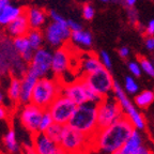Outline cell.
<instances>
[{
	"instance_id": "1",
	"label": "cell",
	"mask_w": 154,
	"mask_h": 154,
	"mask_svg": "<svg viewBox=\"0 0 154 154\" xmlns=\"http://www.w3.org/2000/svg\"><path fill=\"white\" fill-rule=\"evenodd\" d=\"M134 130L130 118L123 116L113 124L96 132L92 137L91 149H95L99 154H115L123 147Z\"/></svg>"
},
{
	"instance_id": "2",
	"label": "cell",
	"mask_w": 154,
	"mask_h": 154,
	"mask_svg": "<svg viewBox=\"0 0 154 154\" xmlns=\"http://www.w3.org/2000/svg\"><path fill=\"white\" fill-rule=\"evenodd\" d=\"M28 71V63L23 60L13 45V38L2 35L0 38V78L10 74L23 77Z\"/></svg>"
},
{
	"instance_id": "3",
	"label": "cell",
	"mask_w": 154,
	"mask_h": 154,
	"mask_svg": "<svg viewBox=\"0 0 154 154\" xmlns=\"http://www.w3.org/2000/svg\"><path fill=\"white\" fill-rule=\"evenodd\" d=\"M97 105L99 104L92 102H87L78 105L69 122V125L92 138L99 131Z\"/></svg>"
},
{
	"instance_id": "4",
	"label": "cell",
	"mask_w": 154,
	"mask_h": 154,
	"mask_svg": "<svg viewBox=\"0 0 154 154\" xmlns=\"http://www.w3.org/2000/svg\"><path fill=\"white\" fill-rule=\"evenodd\" d=\"M62 85V82L55 76H45L38 78L32 93L31 103L43 109H47L51 104L61 94Z\"/></svg>"
},
{
	"instance_id": "5",
	"label": "cell",
	"mask_w": 154,
	"mask_h": 154,
	"mask_svg": "<svg viewBox=\"0 0 154 154\" xmlns=\"http://www.w3.org/2000/svg\"><path fill=\"white\" fill-rule=\"evenodd\" d=\"M61 94L67 96L77 105H82L87 102L100 104L104 100V96L92 90L88 85L86 84L84 78L73 80L72 82L62 85Z\"/></svg>"
},
{
	"instance_id": "6",
	"label": "cell",
	"mask_w": 154,
	"mask_h": 154,
	"mask_svg": "<svg viewBox=\"0 0 154 154\" xmlns=\"http://www.w3.org/2000/svg\"><path fill=\"white\" fill-rule=\"evenodd\" d=\"M125 116L122 106L115 96H106L97 105V125L99 130L105 128Z\"/></svg>"
},
{
	"instance_id": "7",
	"label": "cell",
	"mask_w": 154,
	"mask_h": 154,
	"mask_svg": "<svg viewBox=\"0 0 154 154\" xmlns=\"http://www.w3.org/2000/svg\"><path fill=\"white\" fill-rule=\"evenodd\" d=\"M59 144L67 153H70V152H87V150L91 148L92 138L66 124L64 125L62 137H61Z\"/></svg>"
},
{
	"instance_id": "8",
	"label": "cell",
	"mask_w": 154,
	"mask_h": 154,
	"mask_svg": "<svg viewBox=\"0 0 154 154\" xmlns=\"http://www.w3.org/2000/svg\"><path fill=\"white\" fill-rule=\"evenodd\" d=\"M82 78L92 90L101 94L104 97L108 96L109 93L113 90L115 80L110 71L105 66L100 67L99 70L94 71L91 74L85 75L82 76Z\"/></svg>"
},
{
	"instance_id": "9",
	"label": "cell",
	"mask_w": 154,
	"mask_h": 154,
	"mask_svg": "<svg viewBox=\"0 0 154 154\" xmlns=\"http://www.w3.org/2000/svg\"><path fill=\"white\" fill-rule=\"evenodd\" d=\"M77 104L73 102L67 96L60 94L57 99L51 104L47 110L51 112L54 121L59 124L66 125L69 124L73 113L77 108Z\"/></svg>"
},
{
	"instance_id": "10",
	"label": "cell",
	"mask_w": 154,
	"mask_h": 154,
	"mask_svg": "<svg viewBox=\"0 0 154 154\" xmlns=\"http://www.w3.org/2000/svg\"><path fill=\"white\" fill-rule=\"evenodd\" d=\"M113 94H115V97L117 99V101L120 103V105L122 106L124 113L128 116L130 120L132 121V123L134 124L135 128H137L139 131L144 130L146 128V122H144V119L141 115L139 113V111L137 110L136 106L131 102V100L128 97L126 93H125L124 89L119 85L118 82L115 80V84H113Z\"/></svg>"
},
{
	"instance_id": "11",
	"label": "cell",
	"mask_w": 154,
	"mask_h": 154,
	"mask_svg": "<svg viewBox=\"0 0 154 154\" xmlns=\"http://www.w3.org/2000/svg\"><path fill=\"white\" fill-rule=\"evenodd\" d=\"M43 32L45 42L47 43V45L53 48L64 46V44L69 40H71V34H72V30L67 24H61L53 20L46 25Z\"/></svg>"
},
{
	"instance_id": "12",
	"label": "cell",
	"mask_w": 154,
	"mask_h": 154,
	"mask_svg": "<svg viewBox=\"0 0 154 154\" xmlns=\"http://www.w3.org/2000/svg\"><path fill=\"white\" fill-rule=\"evenodd\" d=\"M53 51L46 47H41L34 51L32 60L28 64V71L38 78L48 76L51 73Z\"/></svg>"
},
{
	"instance_id": "13",
	"label": "cell",
	"mask_w": 154,
	"mask_h": 154,
	"mask_svg": "<svg viewBox=\"0 0 154 154\" xmlns=\"http://www.w3.org/2000/svg\"><path fill=\"white\" fill-rule=\"evenodd\" d=\"M44 110L45 109L38 107L33 103L22 105V108L19 110V120L29 133L34 135L38 132V126Z\"/></svg>"
},
{
	"instance_id": "14",
	"label": "cell",
	"mask_w": 154,
	"mask_h": 154,
	"mask_svg": "<svg viewBox=\"0 0 154 154\" xmlns=\"http://www.w3.org/2000/svg\"><path fill=\"white\" fill-rule=\"evenodd\" d=\"M72 62V54L69 51L67 47L56 48L53 51V62H51V74L58 79L69 72Z\"/></svg>"
},
{
	"instance_id": "15",
	"label": "cell",
	"mask_w": 154,
	"mask_h": 154,
	"mask_svg": "<svg viewBox=\"0 0 154 154\" xmlns=\"http://www.w3.org/2000/svg\"><path fill=\"white\" fill-rule=\"evenodd\" d=\"M30 24H29L28 17H27L26 13H23L22 15H19L15 20H13L11 24H9L7 27H5V32L8 36L10 38H17V36L27 35L28 32L30 31Z\"/></svg>"
},
{
	"instance_id": "16",
	"label": "cell",
	"mask_w": 154,
	"mask_h": 154,
	"mask_svg": "<svg viewBox=\"0 0 154 154\" xmlns=\"http://www.w3.org/2000/svg\"><path fill=\"white\" fill-rule=\"evenodd\" d=\"M38 79V77L29 71H27L26 74L22 77V92H20V97H19L20 105L31 103L32 93H33Z\"/></svg>"
},
{
	"instance_id": "17",
	"label": "cell",
	"mask_w": 154,
	"mask_h": 154,
	"mask_svg": "<svg viewBox=\"0 0 154 154\" xmlns=\"http://www.w3.org/2000/svg\"><path fill=\"white\" fill-rule=\"evenodd\" d=\"M31 29H43L45 27L49 15L45 10L38 7H30L25 10Z\"/></svg>"
},
{
	"instance_id": "18",
	"label": "cell",
	"mask_w": 154,
	"mask_h": 154,
	"mask_svg": "<svg viewBox=\"0 0 154 154\" xmlns=\"http://www.w3.org/2000/svg\"><path fill=\"white\" fill-rule=\"evenodd\" d=\"M13 45H14L16 51L19 54L20 58L25 61L26 63H30V61L32 60L34 55V49L32 48V46L30 45L27 35H22L17 36V38H13Z\"/></svg>"
},
{
	"instance_id": "19",
	"label": "cell",
	"mask_w": 154,
	"mask_h": 154,
	"mask_svg": "<svg viewBox=\"0 0 154 154\" xmlns=\"http://www.w3.org/2000/svg\"><path fill=\"white\" fill-rule=\"evenodd\" d=\"M142 146H143V138H142L141 133H140L139 130L135 128L132 134H131V136L128 137V139L126 140V142L123 144V147L121 148L118 152H116L115 154L135 153V152L138 151Z\"/></svg>"
},
{
	"instance_id": "20",
	"label": "cell",
	"mask_w": 154,
	"mask_h": 154,
	"mask_svg": "<svg viewBox=\"0 0 154 154\" xmlns=\"http://www.w3.org/2000/svg\"><path fill=\"white\" fill-rule=\"evenodd\" d=\"M25 11L18 5H9L0 12V27H7L9 24L15 20L19 15H22Z\"/></svg>"
},
{
	"instance_id": "21",
	"label": "cell",
	"mask_w": 154,
	"mask_h": 154,
	"mask_svg": "<svg viewBox=\"0 0 154 154\" xmlns=\"http://www.w3.org/2000/svg\"><path fill=\"white\" fill-rule=\"evenodd\" d=\"M102 66L104 65L102 64L99 56L94 55V54H88V55L84 56L80 61V71L82 73V76L91 74Z\"/></svg>"
},
{
	"instance_id": "22",
	"label": "cell",
	"mask_w": 154,
	"mask_h": 154,
	"mask_svg": "<svg viewBox=\"0 0 154 154\" xmlns=\"http://www.w3.org/2000/svg\"><path fill=\"white\" fill-rule=\"evenodd\" d=\"M71 42L75 46L82 47L84 49H88L93 44V35L88 30H78V31H73L71 34Z\"/></svg>"
},
{
	"instance_id": "23",
	"label": "cell",
	"mask_w": 154,
	"mask_h": 154,
	"mask_svg": "<svg viewBox=\"0 0 154 154\" xmlns=\"http://www.w3.org/2000/svg\"><path fill=\"white\" fill-rule=\"evenodd\" d=\"M20 92H22V77L11 76L7 91L9 100L13 103H19Z\"/></svg>"
},
{
	"instance_id": "24",
	"label": "cell",
	"mask_w": 154,
	"mask_h": 154,
	"mask_svg": "<svg viewBox=\"0 0 154 154\" xmlns=\"http://www.w3.org/2000/svg\"><path fill=\"white\" fill-rule=\"evenodd\" d=\"M3 144H5V149L8 150V152L12 154H16L19 152L20 147H19L18 140H17L16 133L14 130H9L5 135L3 136Z\"/></svg>"
},
{
	"instance_id": "25",
	"label": "cell",
	"mask_w": 154,
	"mask_h": 154,
	"mask_svg": "<svg viewBox=\"0 0 154 154\" xmlns=\"http://www.w3.org/2000/svg\"><path fill=\"white\" fill-rule=\"evenodd\" d=\"M134 102L138 108H148L154 102V92L151 90H143L140 93L136 94Z\"/></svg>"
},
{
	"instance_id": "26",
	"label": "cell",
	"mask_w": 154,
	"mask_h": 154,
	"mask_svg": "<svg viewBox=\"0 0 154 154\" xmlns=\"http://www.w3.org/2000/svg\"><path fill=\"white\" fill-rule=\"evenodd\" d=\"M27 38L34 51L43 47L45 38H44V32L42 31V29H30V31L27 34Z\"/></svg>"
},
{
	"instance_id": "27",
	"label": "cell",
	"mask_w": 154,
	"mask_h": 154,
	"mask_svg": "<svg viewBox=\"0 0 154 154\" xmlns=\"http://www.w3.org/2000/svg\"><path fill=\"white\" fill-rule=\"evenodd\" d=\"M63 130H64V125L59 124V123H57V122H54L53 124L51 125V128L45 132V134L47 135L49 138H51L54 141L59 143L61 140V137H62Z\"/></svg>"
},
{
	"instance_id": "28",
	"label": "cell",
	"mask_w": 154,
	"mask_h": 154,
	"mask_svg": "<svg viewBox=\"0 0 154 154\" xmlns=\"http://www.w3.org/2000/svg\"><path fill=\"white\" fill-rule=\"evenodd\" d=\"M138 62H139L140 66H141L142 72H144L148 76L154 77V64L151 60H149L148 58L139 56L138 57Z\"/></svg>"
},
{
	"instance_id": "29",
	"label": "cell",
	"mask_w": 154,
	"mask_h": 154,
	"mask_svg": "<svg viewBox=\"0 0 154 154\" xmlns=\"http://www.w3.org/2000/svg\"><path fill=\"white\" fill-rule=\"evenodd\" d=\"M55 122L51 117V112L45 109L43 112V116H42V119H41V122H40V126H38V132H42V133H45L48 128H51V125Z\"/></svg>"
},
{
	"instance_id": "30",
	"label": "cell",
	"mask_w": 154,
	"mask_h": 154,
	"mask_svg": "<svg viewBox=\"0 0 154 154\" xmlns=\"http://www.w3.org/2000/svg\"><path fill=\"white\" fill-rule=\"evenodd\" d=\"M82 18L85 20H92L95 16V9L94 7L89 2H86V3H82Z\"/></svg>"
},
{
	"instance_id": "31",
	"label": "cell",
	"mask_w": 154,
	"mask_h": 154,
	"mask_svg": "<svg viewBox=\"0 0 154 154\" xmlns=\"http://www.w3.org/2000/svg\"><path fill=\"white\" fill-rule=\"evenodd\" d=\"M124 89L128 93L136 94L138 92V89H139V86L132 76H126L124 80Z\"/></svg>"
},
{
	"instance_id": "32",
	"label": "cell",
	"mask_w": 154,
	"mask_h": 154,
	"mask_svg": "<svg viewBox=\"0 0 154 154\" xmlns=\"http://www.w3.org/2000/svg\"><path fill=\"white\" fill-rule=\"evenodd\" d=\"M99 58L100 60H101L102 64L106 67V69H108V70H111V67H112V62H111V58L110 55L106 51H101L99 54Z\"/></svg>"
},
{
	"instance_id": "33",
	"label": "cell",
	"mask_w": 154,
	"mask_h": 154,
	"mask_svg": "<svg viewBox=\"0 0 154 154\" xmlns=\"http://www.w3.org/2000/svg\"><path fill=\"white\" fill-rule=\"evenodd\" d=\"M128 70H130V72L132 73V75L134 77H140L141 76L142 70H141V66H140V64H139L138 61H131V62H128Z\"/></svg>"
},
{
	"instance_id": "34",
	"label": "cell",
	"mask_w": 154,
	"mask_h": 154,
	"mask_svg": "<svg viewBox=\"0 0 154 154\" xmlns=\"http://www.w3.org/2000/svg\"><path fill=\"white\" fill-rule=\"evenodd\" d=\"M48 15H49V18H51V20H53V22L61 23V24H67V19L64 18V17H63L60 13H58L57 11H55V10H51V11H49Z\"/></svg>"
},
{
	"instance_id": "35",
	"label": "cell",
	"mask_w": 154,
	"mask_h": 154,
	"mask_svg": "<svg viewBox=\"0 0 154 154\" xmlns=\"http://www.w3.org/2000/svg\"><path fill=\"white\" fill-rule=\"evenodd\" d=\"M128 10V17L130 19V22L132 23L133 25H136L138 23V13L137 11L134 9V8H130Z\"/></svg>"
},
{
	"instance_id": "36",
	"label": "cell",
	"mask_w": 154,
	"mask_h": 154,
	"mask_svg": "<svg viewBox=\"0 0 154 154\" xmlns=\"http://www.w3.org/2000/svg\"><path fill=\"white\" fill-rule=\"evenodd\" d=\"M144 46L149 51H154V35H147L144 38Z\"/></svg>"
},
{
	"instance_id": "37",
	"label": "cell",
	"mask_w": 154,
	"mask_h": 154,
	"mask_svg": "<svg viewBox=\"0 0 154 154\" xmlns=\"http://www.w3.org/2000/svg\"><path fill=\"white\" fill-rule=\"evenodd\" d=\"M67 25L70 27V29L73 31H78V30H82V24H79L78 22H75L73 19H67Z\"/></svg>"
},
{
	"instance_id": "38",
	"label": "cell",
	"mask_w": 154,
	"mask_h": 154,
	"mask_svg": "<svg viewBox=\"0 0 154 154\" xmlns=\"http://www.w3.org/2000/svg\"><path fill=\"white\" fill-rule=\"evenodd\" d=\"M118 54L122 59H128V56H130V48L128 46H122V47L119 48Z\"/></svg>"
},
{
	"instance_id": "39",
	"label": "cell",
	"mask_w": 154,
	"mask_h": 154,
	"mask_svg": "<svg viewBox=\"0 0 154 154\" xmlns=\"http://www.w3.org/2000/svg\"><path fill=\"white\" fill-rule=\"evenodd\" d=\"M23 154H38L36 150L34 149L33 144H25L23 148Z\"/></svg>"
},
{
	"instance_id": "40",
	"label": "cell",
	"mask_w": 154,
	"mask_h": 154,
	"mask_svg": "<svg viewBox=\"0 0 154 154\" xmlns=\"http://www.w3.org/2000/svg\"><path fill=\"white\" fill-rule=\"evenodd\" d=\"M146 34L147 35H154V19H151L146 27Z\"/></svg>"
},
{
	"instance_id": "41",
	"label": "cell",
	"mask_w": 154,
	"mask_h": 154,
	"mask_svg": "<svg viewBox=\"0 0 154 154\" xmlns=\"http://www.w3.org/2000/svg\"><path fill=\"white\" fill-rule=\"evenodd\" d=\"M9 116V110L3 104H0V120H5Z\"/></svg>"
},
{
	"instance_id": "42",
	"label": "cell",
	"mask_w": 154,
	"mask_h": 154,
	"mask_svg": "<svg viewBox=\"0 0 154 154\" xmlns=\"http://www.w3.org/2000/svg\"><path fill=\"white\" fill-rule=\"evenodd\" d=\"M121 2L123 3L126 9H130V8H134L136 2H137V0H121Z\"/></svg>"
},
{
	"instance_id": "43",
	"label": "cell",
	"mask_w": 154,
	"mask_h": 154,
	"mask_svg": "<svg viewBox=\"0 0 154 154\" xmlns=\"http://www.w3.org/2000/svg\"><path fill=\"white\" fill-rule=\"evenodd\" d=\"M132 154H153V153H152V151L149 148H147L146 146H142L138 151H136L135 153H132Z\"/></svg>"
},
{
	"instance_id": "44",
	"label": "cell",
	"mask_w": 154,
	"mask_h": 154,
	"mask_svg": "<svg viewBox=\"0 0 154 154\" xmlns=\"http://www.w3.org/2000/svg\"><path fill=\"white\" fill-rule=\"evenodd\" d=\"M51 154H67V152L65 151V150L63 149L61 146H59V147H58L57 149H56L55 151H54L53 153H51Z\"/></svg>"
},
{
	"instance_id": "45",
	"label": "cell",
	"mask_w": 154,
	"mask_h": 154,
	"mask_svg": "<svg viewBox=\"0 0 154 154\" xmlns=\"http://www.w3.org/2000/svg\"><path fill=\"white\" fill-rule=\"evenodd\" d=\"M10 3V0H0V12Z\"/></svg>"
},
{
	"instance_id": "46",
	"label": "cell",
	"mask_w": 154,
	"mask_h": 154,
	"mask_svg": "<svg viewBox=\"0 0 154 154\" xmlns=\"http://www.w3.org/2000/svg\"><path fill=\"white\" fill-rule=\"evenodd\" d=\"M3 101H5V94H3V92L0 90V104H2Z\"/></svg>"
},
{
	"instance_id": "47",
	"label": "cell",
	"mask_w": 154,
	"mask_h": 154,
	"mask_svg": "<svg viewBox=\"0 0 154 154\" xmlns=\"http://www.w3.org/2000/svg\"><path fill=\"white\" fill-rule=\"evenodd\" d=\"M67 154H86V152H70Z\"/></svg>"
},
{
	"instance_id": "48",
	"label": "cell",
	"mask_w": 154,
	"mask_h": 154,
	"mask_svg": "<svg viewBox=\"0 0 154 154\" xmlns=\"http://www.w3.org/2000/svg\"><path fill=\"white\" fill-rule=\"evenodd\" d=\"M77 1H79L80 3H86L87 2V0H77Z\"/></svg>"
},
{
	"instance_id": "49",
	"label": "cell",
	"mask_w": 154,
	"mask_h": 154,
	"mask_svg": "<svg viewBox=\"0 0 154 154\" xmlns=\"http://www.w3.org/2000/svg\"><path fill=\"white\" fill-rule=\"evenodd\" d=\"M100 1H102V2H109V0H100Z\"/></svg>"
},
{
	"instance_id": "50",
	"label": "cell",
	"mask_w": 154,
	"mask_h": 154,
	"mask_svg": "<svg viewBox=\"0 0 154 154\" xmlns=\"http://www.w3.org/2000/svg\"><path fill=\"white\" fill-rule=\"evenodd\" d=\"M110 2H116V1H118V0H109Z\"/></svg>"
},
{
	"instance_id": "51",
	"label": "cell",
	"mask_w": 154,
	"mask_h": 154,
	"mask_svg": "<svg viewBox=\"0 0 154 154\" xmlns=\"http://www.w3.org/2000/svg\"><path fill=\"white\" fill-rule=\"evenodd\" d=\"M1 36L2 35H1V30H0V38H1Z\"/></svg>"
},
{
	"instance_id": "52",
	"label": "cell",
	"mask_w": 154,
	"mask_h": 154,
	"mask_svg": "<svg viewBox=\"0 0 154 154\" xmlns=\"http://www.w3.org/2000/svg\"><path fill=\"white\" fill-rule=\"evenodd\" d=\"M152 62H153V64H154V59H153V60H152Z\"/></svg>"
}]
</instances>
